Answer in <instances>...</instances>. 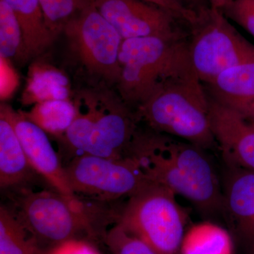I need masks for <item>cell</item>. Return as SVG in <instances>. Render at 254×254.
I'll use <instances>...</instances> for the list:
<instances>
[{
    "instance_id": "ffe728a7",
    "label": "cell",
    "mask_w": 254,
    "mask_h": 254,
    "mask_svg": "<svg viewBox=\"0 0 254 254\" xmlns=\"http://www.w3.org/2000/svg\"><path fill=\"white\" fill-rule=\"evenodd\" d=\"M0 254H48L3 204L0 207Z\"/></svg>"
},
{
    "instance_id": "2e32d148",
    "label": "cell",
    "mask_w": 254,
    "mask_h": 254,
    "mask_svg": "<svg viewBox=\"0 0 254 254\" xmlns=\"http://www.w3.org/2000/svg\"><path fill=\"white\" fill-rule=\"evenodd\" d=\"M70 84L64 73L45 63L32 65L21 102L25 105L53 100H69Z\"/></svg>"
},
{
    "instance_id": "d6986e66",
    "label": "cell",
    "mask_w": 254,
    "mask_h": 254,
    "mask_svg": "<svg viewBox=\"0 0 254 254\" xmlns=\"http://www.w3.org/2000/svg\"><path fill=\"white\" fill-rule=\"evenodd\" d=\"M180 249L182 254H232V239L216 224L200 222L185 234Z\"/></svg>"
},
{
    "instance_id": "44dd1931",
    "label": "cell",
    "mask_w": 254,
    "mask_h": 254,
    "mask_svg": "<svg viewBox=\"0 0 254 254\" xmlns=\"http://www.w3.org/2000/svg\"><path fill=\"white\" fill-rule=\"evenodd\" d=\"M0 55L19 63L28 60L21 24L4 0H0Z\"/></svg>"
},
{
    "instance_id": "cb8c5ba5",
    "label": "cell",
    "mask_w": 254,
    "mask_h": 254,
    "mask_svg": "<svg viewBox=\"0 0 254 254\" xmlns=\"http://www.w3.org/2000/svg\"><path fill=\"white\" fill-rule=\"evenodd\" d=\"M222 11L254 37V0H232Z\"/></svg>"
},
{
    "instance_id": "4316f807",
    "label": "cell",
    "mask_w": 254,
    "mask_h": 254,
    "mask_svg": "<svg viewBox=\"0 0 254 254\" xmlns=\"http://www.w3.org/2000/svg\"><path fill=\"white\" fill-rule=\"evenodd\" d=\"M232 1V0H209V5L213 9L222 11Z\"/></svg>"
},
{
    "instance_id": "52a82bcc",
    "label": "cell",
    "mask_w": 254,
    "mask_h": 254,
    "mask_svg": "<svg viewBox=\"0 0 254 254\" xmlns=\"http://www.w3.org/2000/svg\"><path fill=\"white\" fill-rule=\"evenodd\" d=\"M188 39L189 61L203 84L227 68L254 59V46L230 23L222 11L210 6L197 11Z\"/></svg>"
},
{
    "instance_id": "4fadbf2b",
    "label": "cell",
    "mask_w": 254,
    "mask_h": 254,
    "mask_svg": "<svg viewBox=\"0 0 254 254\" xmlns=\"http://www.w3.org/2000/svg\"><path fill=\"white\" fill-rule=\"evenodd\" d=\"M203 85L212 99L243 113L254 101V59L227 68Z\"/></svg>"
},
{
    "instance_id": "9a60e30c",
    "label": "cell",
    "mask_w": 254,
    "mask_h": 254,
    "mask_svg": "<svg viewBox=\"0 0 254 254\" xmlns=\"http://www.w3.org/2000/svg\"><path fill=\"white\" fill-rule=\"evenodd\" d=\"M18 18L22 28L28 59L41 55L55 37L47 27L40 0H4Z\"/></svg>"
},
{
    "instance_id": "9c48e42d",
    "label": "cell",
    "mask_w": 254,
    "mask_h": 254,
    "mask_svg": "<svg viewBox=\"0 0 254 254\" xmlns=\"http://www.w3.org/2000/svg\"><path fill=\"white\" fill-rule=\"evenodd\" d=\"M63 33L88 72L110 84H118L124 39L92 5L68 21Z\"/></svg>"
},
{
    "instance_id": "83f0119b",
    "label": "cell",
    "mask_w": 254,
    "mask_h": 254,
    "mask_svg": "<svg viewBox=\"0 0 254 254\" xmlns=\"http://www.w3.org/2000/svg\"><path fill=\"white\" fill-rule=\"evenodd\" d=\"M241 114H242L246 118L254 123V101L245 110L243 113Z\"/></svg>"
},
{
    "instance_id": "603a6c76",
    "label": "cell",
    "mask_w": 254,
    "mask_h": 254,
    "mask_svg": "<svg viewBox=\"0 0 254 254\" xmlns=\"http://www.w3.org/2000/svg\"><path fill=\"white\" fill-rule=\"evenodd\" d=\"M105 245L113 254H158L144 242L128 233L118 224L108 230Z\"/></svg>"
},
{
    "instance_id": "8992f818",
    "label": "cell",
    "mask_w": 254,
    "mask_h": 254,
    "mask_svg": "<svg viewBox=\"0 0 254 254\" xmlns=\"http://www.w3.org/2000/svg\"><path fill=\"white\" fill-rule=\"evenodd\" d=\"M171 190L150 183L128 198L118 223L158 254H176L185 236L187 214Z\"/></svg>"
},
{
    "instance_id": "ac0fdd59",
    "label": "cell",
    "mask_w": 254,
    "mask_h": 254,
    "mask_svg": "<svg viewBox=\"0 0 254 254\" xmlns=\"http://www.w3.org/2000/svg\"><path fill=\"white\" fill-rule=\"evenodd\" d=\"M48 134L63 138L76 116L72 100H53L33 105L28 112L21 111Z\"/></svg>"
},
{
    "instance_id": "6da1fadb",
    "label": "cell",
    "mask_w": 254,
    "mask_h": 254,
    "mask_svg": "<svg viewBox=\"0 0 254 254\" xmlns=\"http://www.w3.org/2000/svg\"><path fill=\"white\" fill-rule=\"evenodd\" d=\"M206 150L190 142L138 128L126 157L152 183L190 200L202 212L225 209L223 192ZM125 157V158H126Z\"/></svg>"
},
{
    "instance_id": "7a4b0ae2",
    "label": "cell",
    "mask_w": 254,
    "mask_h": 254,
    "mask_svg": "<svg viewBox=\"0 0 254 254\" xmlns=\"http://www.w3.org/2000/svg\"><path fill=\"white\" fill-rule=\"evenodd\" d=\"M12 190V208H8L48 254L74 241L105 244L110 225L118 223L121 211L108 208L106 202L66 196L53 189Z\"/></svg>"
},
{
    "instance_id": "d4e9b609",
    "label": "cell",
    "mask_w": 254,
    "mask_h": 254,
    "mask_svg": "<svg viewBox=\"0 0 254 254\" xmlns=\"http://www.w3.org/2000/svg\"><path fill=\"white\" fill-rule=\"evenodd\" d=\"M146 2L157 5L173 14L178 20H182L191 26L196 21L198 14L196 11L188 9L178 0H143Z\"/></svg>"
},
{
    "instance_id": "30bf717a",
    "label": "cell",
    "mask_w": 254,
    "mask_h": 254,
    "mask_svg": "<svg viewBox=\"0 0 254 254\" xmlns=\"http://www.w3.org/2000/svg\"><path fill=\"white\" fill-rule=\"evenodd\" d=\"M91 2L124 40L182 33L177 28L178 19L173 14L143 0H91Z\"/></svg>"
},
{
    "instance_id": "277c9868",
    "label": "cell",
    "mask_w": 254,
    "mask_h": 254,
    "mask_svg": "<svg viewBox=\"0 0 254 254\" xmlns=\"http://www.w3.org/2000/svg\"><path fill=\"white\" fill-rule=\"evenodd\" d=\"M72 101L76 116L60 139L74 157L125 158L138 128L136 112L104 86L80 90Z\"/></svg>"
},
{
    "instance_id": "5bb4252c",
    "label": "cell",
    "mask_w": 254,
    "mask_h": 254,
    "mask_svg": "<svg viewBox=\"0 0 254 254\" xmlns=\"http://www.w3.org/2000/svg\"><path fill=\"white\" fill-rule=\"evenodd\" d=\"M37 175L27 157L14 127L0 112V187L1 190H16L26 185Z\"/></svg>"
},
{
    "instance_id": "3957f363",
    "label": "cell",
    "mask_w": 254,
    "mask_h": 254,
    "mask_svg": "<svg viewBox=\"0 0 254 254\" xmlns=\"http://www.w3.org/2000/svg\"><path fill=\"white\" fill-rule=\"evenodd\" d=\"M135 112L138 122L153 131L206 150L218 147L210 125L208 95L190 64L162 81Z\"/></svg>"
},
{
    "instance_id": "5b68a950",
    "label": "cell",
    "mask_w": 254,
    "mask_h": 254,
    "mask_svg": "<svg viewBox=\"0 0 254 254\" xmlns=\"http://www.w3.org/2000/svg\"><path fill=\"white\" fill-rule=\"evenodd\" d=\"M118 93L135 109L165 78L190 64L183 33L123 40L119 55Z\"/></svg>"
},
{
    "instance_id": "7402d4cb",
    "label": "cell",
    "mask_w": 254,
    "mask_h": 254,
    "mask_svg": "<svg viewBox=\"0 0 254 254\" xmlns=\"http://www.w3.org/2000/svg\"><path fill=\"white\" fill-rule=\"evenodd\" d=\"M47 27L56 38L68 21L91 6V0H40Z\"/></svg>"
},
{
    "instance_id": "e0dca14e",
    "label": "cell",
    "mask_w": 254,
    "mask_h": 254,
    "mask_svg": "<svg viewBox=\"0 0 254 254\" xmlns=\"http://www.w3.org/2000/svg\"><path fill=\"white\" fill-rule=\"evenodd\" d=\"M228 168L223 193L225 209L241 225L254 228V171Z\"/></svg>"
},
{
    "instance_id": "7c38bea8",
    "label": "cell",
    "mask_w": 254,
    "mask_h": 254,
    "mask_svg": "<svg viewBox=\"0 0 254 254\" xmlns=\"http://www.w3.org/2000/svg\"><path fill=\"white\" fill-rule=\"evenodd\" d=\"M209 103L212 131L227 166L254 171V123L210 97Z\"/></svg>"
},
{
    "instance_id": "8fae6325",
    "label": "cell",
    "mask_w": 254,
    "mask_h": 254,
    "mask_svg": "<svg viewBox=\"0 0 254 254\" xmlns=\"http://www.w3.org/2000/svg\"><path fill=\"white\" fill-rule=\"evenodd\" d=\"M0 112L6 115L14 127L28 162L37 175L57 191L68 197L77 196L69 186L64 166L48 133L28 120L21 110H15L10 105L1 103Z\"/></svg>"
},
{
    "instance_id": "ba28073f",
    "label": "cell",
    "mask_w": 254,
    "mask_h": 254,
    "mask_svg": "<svg viewBox=\"0 0 254 254\" xmlns=\"http://www.w3.org/2000/svg\"><path fill=\"white\" fill-rule=\"evenodd\" d=\"M71 190L76 195L110 202L135 194L152 183L134 160L81 155L64 166Z\"/></svg>"
},
{
    "instance_id": "484cf974",
    "label": "cell",
    "mask_w": 254,
    "mask_h": 254,
    "mask_svg": "<svg viewBox=\"0 0 254 254\" xmlns=\"http://www.w3.org/2000/svg\"><path fill=\"white\" fill-rule=\"evenodd\" d=\"M182 4L188 9L193 11H198L200 9L209 6L206 3H209V0H178Z\"/></svg>"
}]
</instances>
